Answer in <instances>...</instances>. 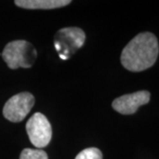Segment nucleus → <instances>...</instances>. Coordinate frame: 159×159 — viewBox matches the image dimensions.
<instances>
[{"label":"nucleus","mask_w":159,"mask_h":159,"mask_svg":"<svg viewBox=\"0 0 159 159\" xmlns=\"http://www.w3.org/2000/svg\"><path fill=\"white\" fill-rule=\"evenodd\" d=\"M158 52V42L155 34L143 32L137 34L124 48L120 61L128 71L142 72L153 66Z\"/></svg>","instance_id":"nucleus-1"},{"label":"nucleus","mask_w":159,"mask_h":159,"mask_svg":"<svg viewBox=\"0 0 159 159\" xmlns=\"http://www.w3.org/2000/svg\"><path fill=\"white\" fill-rule=\"evenodd\" d=\"M9 68H30L37 57V52L32 43L25 40H16L8 43L1 53Z\"/></svg>","instance_id":"nucleus-2"},{"label":"nucleus","mask_w":159,"mask_h":159,"mask_svg":"<svg viewBox=\"0 0 159 159\" xmlns=\"http://www.w3.org/2000/svg\"><path fill=\"white\" fill-rule=\"evenodd\" d=\"M84 31L80 28H65L58 30L54 36V45L60 58L68 59L85 42Z\"/></svg>","instance_id":"nucleus-3"},{"label":"nucleus","mask_w":159,"mask_h":159,"mask_svg":"<svg viewBox=\"0 0 159 159\" xmlns=\"http://www.w3.org/2000/svg\"><path fill=\"white\" fill-rule=\"evenodd\" d=\"M26 130L31 143L37 148H44L51 142V123L43 114L36 112L32 115L26 124Z\"/></svg>","instance_id":"nucleus-4"},{"label":"nucleus","mask_w":159,"mask_h":159,"mask_svg":"<svg viewBox=\"0 0 159 159\" xmlns=\"http://www.w3.org/2000/svg\"><path fill=\"white\" fill-rule=\"evenodd\" d=\"M34 104V97L29 92H22L11 97L6 102L3 115L13 123L22 121L30 112Z\"/></svg>","instance_id":"nucleus-5"},{"label":"nucleus","mask_w":159,"mask_h":159,"mask_svg":"<svg viewBox=\"0 0 159 159\" xmlns=\"http://www.w3.org/2000/svg\"><path fill=\"white\" fill-rule=\"evenodd\" d=\"M150 93L142 90L118 97L112 102V108L123 115H130L136 112L138 108L149 102Z\"/></svg>","instance_id":"nucleus-6"},{"label":"nucleus","mask_w":159,"mask_h":159,"mask_svg":"<svg viewBox=\"0 0 159 159\" xmlns=\"http://www.w3.org/2000/svg\"><path fill=\"white\" fill-rule=\"evenodd\" d=\"M15 5L25 9H55L71 4L70 0H16Z\"/></svg>","instance_id":"nucleus-7"},{"label":"nucleus","mask_w":159,"mask_h":159,"mask_svg":"<svg viewBox=\"0 0 159 159\" xmlns=\"http://www.w3.org/2000/svg\"><path fill=\"white\" fill-rule=\"evenodd\" d=\"M20 159H48V155L45 151L38 148H24L20 153Z\"/></svg>","instance_id":"nucleus-8"},{"label":"nucleus","mask_w":159,"mask_h":159,"mask_svg":"<svg viewBox=\"0 0 159 159\" xmlns=\"http://www.w3.org/2000/svg\"><path fill=\"white\" fill-rule=\"evenodd\" d=\"M75 159H102V154L99 148H88L80 151Z\"/></svg>","instance_id":"nucleus-9"}]
</instances>
